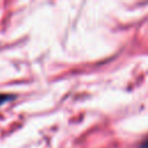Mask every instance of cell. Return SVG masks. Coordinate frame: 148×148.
Instances as JSON below:
<instances>
[{
  "mask_svg": "<svg viewBox=\"0 0 148 148\" xmlns=\"http://www.w3.org/2000/svg\"><path fill=\"white\" fill-rule=\"evenodd\" d=\"M12 95H7V94H0V104L5 103L6 101H8L9 98H12Z\"/></svg>",
  "mask_w": 148,
  "mask_h": 148,
  "instance_id": "1",
  "label": "cell"
},
{
  "mask_svg": "<svg viewBox=\"0 0 148 148\" xmlns=\"http://www.w3.org/2000/svg\"><path fill=\"white\" fill-rule=\"evenodd\" d=\"M140 148H148V138L140 145Z\"/></svg>",
  "mask_w": 148,
  "mask_h": 148,
  "instance_id": "2",
  "label": "cell"
}]
</instances>
